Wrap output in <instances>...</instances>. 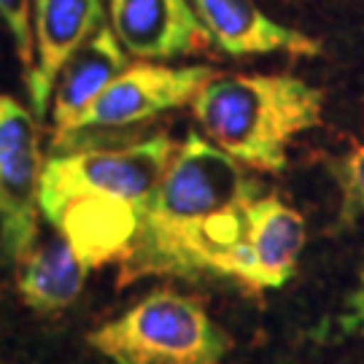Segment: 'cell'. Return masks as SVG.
I'll return each instance as SVG.
<instances>
[{
	"mask_svg": "<svg viewBox=\"0 0 364 364\" xmlns=\"http://www.w3.org/2000/svg\"><path fill=\"white\" fill-rule=\"evenodd\" d=\"M219 70L210 65H162V63H135L124 68L97 100L78 117L70 135L57 146H63L78 132L90 130H119L127 124H138L146 119H154L165 111L192 105L197 92L208 84Z\"/></svg>",
	"mask_w": 364,
	"mask_h": 364,
	"instance_id": "cell-6",
	"label": "cell"
},
{
	"mask_svg": "<svg viewBox=\"0 0 364 364\" xmlns=\"http://www.w3.org/2000/svg\"><path fill=\"white\" fill-rule=\"evenodd\" d=\"M130 54L124 52V46L119 43L117 33L105 25L92 36L81 49H78L70 63L63 68V73L57 78L54 87V105H52V122L54 144L70 135L78 117L90 108L97 95L114 81V78L130 68Z\"/></svg>",
	"mask_w": 364,
	"mask_h": 364,
	"instance_id": "cell-12",
	"label": "cell"
},
{
	"mask_svg": "<svg viewBox=\"0 0 364 364\" xmlns=\"http://www.w3.org/2000/svg\"><path fill=\"white\" fill-rule=\"evenodd\" d=\"M108 19L124 52L146 63L200 54L213 43L189 0H108Z\"/></svg>",
	"mask_w": 364,
	"mask_h": 364,
	"instance_id": "cell-7",
	"label": "cell"
},
{
	"mask_svg": "<svg viewBox=\"0 0 364 364\" xmlns=\"http://www.w3.org/2000/svg\"><path fill=\"white\" fill-rule=\"evenodd\" d=\"M335 340H364V264L343 299V313L335 321Z\"/></svg>",
	"mask_w": 364,
	"mask_h": 364,
	"instance_id": "cell-16",
	"label": "cell"
},
{
	"mask_svg": "<svg viewBox=\"0 0 364 364\" xmlns=\"http://www.w3.org/2000/svg\"><path fill=\"white\" fill-rule=\"evenodd\" d=\"M41 159L38 117L0 95V254L19 264L38 240Z\"/></svg>",
	"mask_w": 364,
	"mask_h": 364,
	"instance_id": "cell-5",
	"label": "cell"
},
{
	"mask_svg": "<svg viewBox=\"0 0 364 364\" xmlns=\"http://www.w3.org/2000/svg\"><path fill=\"white\" fill-rule=\"evenodd\" d=\"M305 219L278 192L259 195L246 208V237L237 284L246 291L281 289L297 273L305 248Z\"/></svg>",
	"mask_w": 364,
	"mask_h": 364,
	"instance_id": "cell-9",
	"label": "cell"
},
{
	"mask_svg": "<svg viewBox=\"0 0 364 364\" xmlns=\"http://www.w3.org/2000/svg\"><path fill=\"white\" fill-rule=\"evenodd\" d=\"M192 117L240 165L281 173L289 144L324 122V92L291 73H216L192 100Z\"/></svg>",
	"mask_w": 364,
	"mask_h": 364,
	"instance_id": "cell-2",
	"label": "cell"
},
{
	"mask_svg": "<svg viewBox=\"0 0 364 364\" xmlns=\"http://www.w3.org/2000/svg\"><path fill=\"white\" fill-rule=\"evenodd\" d=\"M248 170L200 132H189L141 205L117 287L144 278L237 284L246 208L262 195V181Z\"/></svg>",
	"mask_w": 364,
	"mask_h": 364,
	"instance_id": "cell-1",
	"label": "cell"
},
{
	"mask_svg": "<svg viewBox=\"0 0 364 364\" xmlns=\"http://www.w3.org/2000/svg\"><path fill=\"white\" fill-rule=\"evenodd\" d=\"M90 348L114 364H221L232 338L205 299L159 287L87 332Z\"/></svg>",
	"mask_w": 364,
	"mask_h": 364,
	"instance_id": "cell-3",
	"label": "cell"
},
{
	"mask_svg": "<svg viewBox=\"0 0 364 364\" xmlns=\"http://www.w3.org/2000/svg\"><path fill=\"white\" fill-rule=\"evenodd\" d=\"M178 146L159 132L127 146H84L43 162L38 189L41 216L49 219L63 203L81 195L114 197L144 205L165 176Z\"/></svg>",
	"mask_w": 364,
	"mask_h": 364,
	"instance_id": "cell-4",
	"label": "cell"
},
{
	"mask_svg": "<svg viewBox=\"0 0 364 364\" xmlns=\"http://www.w3.org/2000/svg\"><path fill=\"white\" fill-rule=\"evenodd\" d=\"M141 208L114 197L81 195L63 203L49 216L57 232L65 237L90 270L122 262L138 232Z\"/></svg>",
	"mask_w": 364,
	"mask_h": 364,
	"instance_id": "cell-10",
	"label": "cell"
},
{
	"mask_svg": "<svg viewBox=\"0 0 364 364\" xmlns=\"http://www.w3.org/2000/svg\"><path fill=\"white\" fill-rule=\"evenodd\" d=\"M90 267L78 259L73 246L60 232L38 237L19 262L16 289L30 311L60 313L70 308L87 284Z\"/></svg>",
	"mask_w": 364,
	"mask_h": 364,
	"instance_id": "cell-13",
	"label": "cell"
},
{
	"mask_svg": "<svg viewBox=\"0 0 364 364\" xmlns=\"http://www.w3.org/2000/svg\"><path fill=\"white\" fill-rule=\"evenodd\" d=\"M108 9L103 0H36L33 3V68L27 70V95L33 114L46 117L57 78L70 57L105 27Z\"/></svg>",
	"mask_w": 364,
	"mask_h": 364,
	"instance_id": "cell-8",
	"label": "cell"
},
{
	"mask_svg": "<svg viewBox=\"0 0 364 364\" xmlns=\"http://www.w3.org/2000/svg\"><path fill=\"white\" fill-rule=\"evenodd\" d=\"M0 19L9 27L16 46V54L22 65L33 68V52H36V38H33V0H0Z\"/></svg>",
	"mask_w": 364,
	"mask_h": 364,
	"instance_id": "cell-15",
	"label": "cell"
},
{
	"mask_svg": "<svg viewBox=\"0 0 364 364\" xmlns=\"http://www.w3.org/2000/svg\"><path fill=\"white\" fill-rule=\"evenodd\" d=\"M326 170L340 192V205L329 221V235H346L364 219V144L343 156H329Z\"/></svg>",
	"mask_w": 364,
	"mask_h": 364,
	"instance_id": "cell-14",
	"label": "cell"
},
{
	"mask_svg": "<svg viewBox=\"0 0 364 364\" xmlns=\"http://www.w3.org/2000/svg\"><path fill=\"white\" fill-rule=\"evenodd\" d=\"M203 25L208 27L213 46L230 57L257 54H294L318 57L321 43L294 27L275 22L254 0H192Z\"/></svg>",
	"mask_w": 364,
	"mask_h": 364,
	"instance_id": "cell-11",
	"label": "cell"
}]
</instances>
